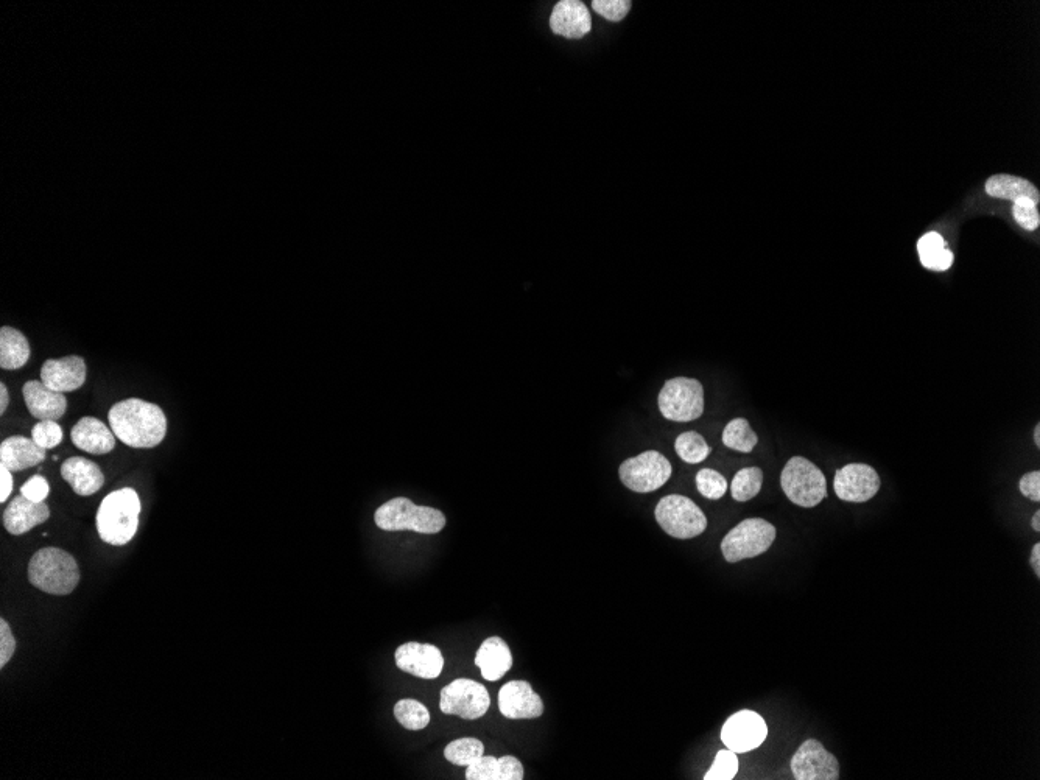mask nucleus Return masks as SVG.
<instances>
[{"instance_id": "13", "label": "nucleus", "mask_w": 1040, "mask_h": 780, "mask_svg": "<svg viewBox=\"0 0 1040 780\" xmlns=\"http://www.w3.org/2000/svg\"><path fill=\"white\" fill-rule=\"evenodd\" d=\"M833 488L843 502L865 503L879 492L880 477L868 464H847L835 474Z\"/></svg>"}, {"instance_id": "36", "label": "nucleus", "mask_w": 1040, "mask_h": 780, "mask_svg": "<svg viewBox=\"0 0 1040 780\" xmlns=\"http://www.w3.org/2000/svg\"><path fill=\"white\" fill-rule=\"evenodd\" d=\"M1012 214H1014V220L1026 231H1034V229L1039 228L1040 214L1034 201L1028 200V198H1020V200L1014 201Z\"/></svg>"}, {"instance_id": "9", "label": "nucleus", "mask_w": 1040, "mask_h": 780, "mask_svg": "<svg viewBox=\"0 0 1040 780\" xmlns=\"http://www.w3.org/2000/svg\"><path fill=\"white\" fill-rule=\"evenodd\" d=\"M672 464L656 450H648L620 464L619 475L623 485L634 492H653L672 477Z\"/></svg>"}, {"instance_id": "44", "label": "nucleus", "mask_w": 1040, "mask_h": 780, "mask_svg": "<svg viewBox=\"0 0 1040 780\" xmlns=\"http://www.w3.org/2000/svg\"><path fill=\"white\" fill-rule=\"evenodd\" d=\"M1031 524H1033L1034 530L1040 531V511L1034 513L1033 522H1031Z\"/></svg>"}, {"instance_id": "34", "label": "nucleus", "mask_w": 1040, "mask_h": 780, "mask_svg": "<svg viewBox=\"0 0 1040 780\" xmlns=\"http://www.w3.org/2000/svg\"><path fill=\"white\" fill-rule=\"evenodd\" d=\"M738 773L737 754L731 749L717 752L710 770L704 774V780H732Z\"/></svg>"}, {"instance_id": "37", "label": "nucleus", "mask_w": 1040, "mask_h": 780, "mask_svg": "<svg viewBox=\"0 0 1040 780\" xmlns=\"http://www.w3.org/2000/svg\"><path fill=\"white\" fill-rule=\"evenodd\" d=\"M629 0H594L592 8L595 13L608 19V21L619 22L628 15L631 10Z\"/></svg>"}, {"instance_id": "32", "label": "nucleus", "mask_w": 1040, "mask_h": 780, "mask_svg": "<svg viewBox=\"0 0 1040 780\" xmlns=\"http://www.w3.org/2000/svg\"><path fill=\"white\" fill-rule=\"evenodd\" d=\"M676 454L689 464L703 463L710 454L707 441L698 432H686L676 438Z\"/></svg>"}, {"instance_id": "2", "label": "nucleus", "mask_w": 1040, "mask_h": 780, "mask_svg": "<svg viewBox=\"0 0 1040 780\" xmlns=\"http://www.w3.org/2000/svg\"><path fill=\"white\" fill-rule=\"evenodd\" d=\"M141 510V499L134 489H117L108 494L95 516L100 539L116 547L127 545L138 533Z\"/></svg>"}, {"instance_id": "7", "label": "nucleus", "mask_w": 1040, "mask_h": 780, "mask_svg": "<svg viewBox=\"0 0 1040 780\" xmlns=\"http://www.w3.org/2000/svg\"><path fill=\"white\" fill-rule=\"evenodd\" d=\"M654 516L668 536L676 539H693L703 535L707 528V517L700 506L689 497L672 494L659 500Z\"/></svg>"}, {"instance_id": "3", "label": "nucleus", "mask_w": 1040, "mask_h": 780, "mask_svg": "<svg viewBox=\"0 0 1040 780\" xmlns=\"http://www.w3.org/2000/svg\"><path fill=\"white\" fill-rule=\"evenodd\" d=\"M29 581L46 594L69 595L80 583V569L71 553L47 547L30 559Z\"/></svg>"}, {"instance_id": "31", "label": "nucleus", "mask_w": 1040, "mask_h": 780, "mask_svg": "<svg viewBox=\"0 0 1040 780\" xmlns=\"http://www.w3.org/2000/svg\"><path fill=\"white\" fill-rule=\"evenodd\" d=\"M763 485V472L760 468H745L735 474L732 480L731 494L735 502H748L759 494Z\"/></svg>"}, {"instance_id": "12", "label": "nucleus", "mask_w": 1040, "mask_h": 780, "mask_svg": "<svg viewBox=\"0 0 1040 780\" xmlns=\"http://www.w3.org/2000/svg\"><path fill=\"white\" fill-rule=\"evenodd\" d=\"M791 773L798 780H837L840 779V763L823 743L809 738L791 759Z\"/></svg>"}, {"instance_id": "15", "label": "nucleus", "mask_w": 1040, "mask_h": 780, "mask_svg": "<svg viewBox=\"0 0 1040 780\" xmlns=\"http://www.w3.org/2000/svg\"><path fill=\"white\" fill-rule=\"evenodd\" d=\"M499 710L508 720H533L544 714V703L530 682L510 681L500 689Z\"/></svg>"}, {"instance_id": "39", "label": "nucleus", "mask_w": 1040, "mask_h": 780, "mask_svg": "<svg viewBox=\"0 0 1040 780\" xmlns=\"http://www.w3.org/2000/svg\"><path fill=\"white\" fill-rule=\"evenodd\" d=\"M16 651V640L13 633H11L10 625L7 620H0V667L4 668L5 665L10 662L13 658V654Z\"/></svg>"}, {"instance_id": "27", "label": "nucleus", "mask_w": 1040, "mask_h": 780, "mask_svg": "<svg viewBox=\"0 0 1040 780\" xmlns=\"http://www.w3.org/2000/svg\"><path fill=\"white\" fill-rule=\"evenodd\" d=\"M919 257L928 270L946 271L952 267L953 253L938 232H927L918 242Z\"/></svg>"}, {"instance_id": "21", "label": "nucleus", "mask_w": 1040, "mask_h": 780, "mask_svg": "<svg viewBox=\"0 0 1040 780\" xmlns=\"http://www.w3.org/2000/svg\"><path fill=\"white\" fill-rule=\"evenodd\" d=\"M61 477L78 496L88 497L105 485V475L94 461L83 457L67 458L61 464Z\"/></svg>"}, {"instance_id": "35", "label": "nucleus", "mask_w": 1040, "mask_h": 780, "mask_svg": "<svg viewBox=\"0 0 1040 780\" xmlns=\"http://www.w3.org/2000/svg\"><path fill=\"white\" fill-rule=\"evenodd\" d=\"M32 440L43 449H55L63 441V429L57 421H39L32 429Z\"/></svg>"}, {"instance_id": "26", "label": "nucleus", "mask_w": 1040, "mask_h": 780, "mask_svg": "<svg viewBox=\"0 0 1040 780\" xmlns=\"http://www.w3.org/2000/svg\"><path fill=\"white\" fill-rule=\"evenodd\" d=\"M29 340L13 327L0 329V366L4 369H19L29 362Z\"/></svg>"}, {"instance_id": "38", "label": "nucleus", "mask_w": 1040, "mask_h": 780, "mask_svg": "<svg viewBox=\"0 0 1040 780\" xmlns=\"http://www.w3.org/2000/svg\"><path fill=\"white\" fill-rule=\"evenodd\" d=\"M21 494L32 502H46L50 494L49 482L41 475H35L22 485Z\"/></svg>"}, {"instance_id": "18", "label": "nucleus", "mask_w": 1040, "mask_h": 780, "mask_svg": "<svg viewBox=\"0 0 1040 780\" xmlns=\"http://www.w3.org/2000/svg\"><path fill=\"white\" fill-rule=\"evenodd\" d=\"M25 404L30 415L39 421H58L66 415L67 401L64 393L50 390L43 380H30L22 388Z\"/></svg>"}, {"instance_id": "14", "label": "nucleus", "mask_w": 1040, "mask_h": 780, "mask_svg": "<svg viewBox=\"0 0 1040 780\" xmlns=\"http://www.w3.org/2000/svg\"><path fill=\"white\" fill-rule=\"evenodd\" d=\"M402 672L421 679H436L444 668L443 653L430 643L407 642L394 653Z\"/></svg>"}, {"instance_id": "24", "label": "nucleus", "mask_w": 1040, "mask_h": 780, "mask_svg": "<svg viewBox=\"0 0 1040 780\" xmlns=\"http://www.w3.org/2000/svg\"><path fill=\"white\" fill-rule=\"evenodd\" d=\"M466 779L522 780L524 779V765L513 756H503L500 759H496L494 756H485L483 754L472 765L466 766Z\"/></svg>"}, {"instance_id": "6", "label": "nucleus", "mask_w": 1040, "mask_h": 780, "mask_svg": "<svg viewBox=\"0 0 1040 780\" xmlns=\"http://www.w3.org/2000/svg\"><path fill=\"white\" fill-rule=\"evenodd\" d=\"M776 539V528L760 517H751L732 528L721 542V552L728 563L756 558L770 550Z\"/></svg>"}, {"instance_id": "42", "label": "nucleus", "mask_w": 1040, "mask_h": 780, "mask_svg": "<svg viewBox=\"0 0 1040 780\" xmlns=\"http://www.w3.org/2000/svg\"><path fill=\"white\" fill-rule=\"evenodd\" d=\"M1030 563H1031V566H1033L1034 573H1036V577L1039 578L1040 577V544H1039V542H1037V544H1034L1033 550H1031Z\"/></svg>"}, {"instance_id": "20", "label": "nucleus", "mask_w": 1040, "mask_h": 780, "mask_svg": "<svg viewBox=\"0 0 1040 780\" xmlns=\"http://www.w3.org/2000/svg\"><path fill=\"white\" fill-rule=\"evenodd\" d=\"M71 438L78 449L92 455L109 454L116 447V435L111 427L91 416L81 418L72 427Z\"/></svg>"}, {"instance_id": "17", "label": "nucleus", "mask_w": 1040, "mask_h": 780, "mask_svg": "<svg viewBox=\"0 0 1040 780\" xmlns=\"http://www.w3.org/2000/svg\"><path fill=\"white\" fill-rule=\"evenodd\" d=\"M550 29L564 38H583L592 30L591 13L580 0H561L553 8Z\"/></svg>"}, {"instance_id": "1", "label": "nucleus", "mask_w": 1040, "mask_h": 780, "mask_svg": "<svg viewBox=\"0 0 1040 780\" xmlns=\"http://www.w3.org/2000/svg\"><path fill=\"white\" fill-rule=\"evenodd\" d=\"M108 419L116 438L133 449H153L166 438V415L152 402L134 398L117 402Z\"/></svg>"}, {"instance_id": "29", "label": "nucleus", "mask_w": 1040, "mask_h": 780, "mask_svg": "<svg viewBox=\"0 0 1040 780\" xmlns=\"http://www.w3.org/2000/svg\"><path fill=\"white\" fill-rule=\"evenodd\" d=\"M394 717L408 731H421L430 723V712L416 700H401L394 706Z\"/></svg>"}, {"instance_id": "41", "label": "nucleus", "mask_w": 1040, "mask_h": 780, "mask_svg": "<svg viewBox=\"0 0 1040 780\" xmlns=\"http://www.w3.org/2000/svg\"><path fill=\"white\" fill-rule=\"evenodd\" d=\"M13 492V477L11 471L0 466V502L5 503Z\"/></svg>"}, {"instance_id": "25", "label": "nucleus", "mask_w": 1040, "mask_h": 780, "mask_svg": "<svg viewBox=\"0 0 1040 780\" xmlns=\"http://www.w3.org/2000/svg\"><path fill=\"white\" fill-rule=\"evenodd\" d=\"M986 194L992 198L1017 201L1020 198H1028L1039 204L1040 195L1037 187L1031 181L1019 176L994 175L986 181Z\"/></svg>"}, {"instance_id": "5", "label": "nucleus", "mask_w": 1040, "mask_h": 780, "mask_svg": "<svg viewBox=\"0 0 1040 780\" xmlns=\"http://www.w3.org/2000/svg\"><path fill=\"white\" fill-rule=\"evenodd\" d=\"M780 486L791 503L815 508L827 497V480L818 466L804 457H793L780 475Z\"/></svg>"}, {"instance_id": "33", "label": "nucleus", "mask_w": 1040, "mask_h": 780, "mask_svg": "<svg viewBox=\"0 0 1040 780\" xmlns=\"http://www.w3.org/2000/svg\"><path fill=\"white\" fill-rule=\"evenodd\" d=\"M696 488L701 496L709 500H720L728 491V482L720 472L714 469H701L696 474Z\"/></svg>"}, {"instance_id": "23", "label": "nucleus", "mask_w": 1040, "mask_h": 780, "mask_svg": "<svg viewBox=\"0 0 1040 780\" xmlns=\"http://www.w3.org/2000/svg\"><path fill=\"white\" fill-rule=\"evenodd\" d=\"M475 665L480 668L486 681L496 682L502 679L513 667V656L505 640L500 637H489L483 640L475 654Z\"/></svg>"}, {"instance_id": "19", "label": "nucleus", "mask_w": 1040, "mask_h": 780, "mask_svg": "<svg viewBox=\"0 0 1040 780\" xmlns=\"http://www.w3.org/2000/svg\"><path fill=\"white\" fill-rule=\"evenodd\" d=\"M49 517L50 510L47 503L32 502V500L25 499L22 494H19L7 506L2 520H4L5 530L10 535L22 536L25 533H29L33 528L38 527V525L47 522Z\"/></svg>"}, {"instance_id": "45", "label": "nucleus", "mask_w": 1040, "mask_h": 780, "mask_svg": "<svg viewBox=\"0 0 1040 780\" xmlns=\"http://www.w3.org/2000/svg\"><path fill=\"white\" fill-rule=\"evenodd\" d=\"M1034 443H1036L1037 447L1040 446V426H1039V424H1037L1036 429H1034Z\"/></svg>"}, {"instance_id": "40", "label": "nucleus", "mask_w": 1040, "mask_h": 780, "mask_svg": "<svg viewBox=\"0 0 1040 780\" xmlns=\"http://www.w3.org/2000/svg\"><path fill=\"white\" fill-rule=\"evenodd\" d=\"M1019 488L1026 499L1040 502V472L1033 471L1023 475Z\"/></svg>"}, {"instance_id": "28", "label": "nucleus", "mask_w": 1040, "mask_h": 780, "mask_svg": "<svg viewBox=\"0 0 1040 780\" xmlns=\"http://www.w3.org/2000/svg\"><path fill=\"white\" fill-rule=\"evenodd\" d=\"M759 443L754 430L749 426L748 419L737 418L729 422L723 432V444L729 449L737 450L742 454H749Z\"/></svg>"}, {"instance_id": "10", "label": "nucleus", "mask_w": 1040, "mask_h": 780, "mask_svg": "<svg viewBox=\"0 0 1040 780\" xmlns=\"http://www.w3.org/2000/svg\"><path fill=\"white\" fill-rule=\"evenodd\" d=\"M491 706L488 690L472 679H455L441 690L440 709L443 714L457 715L463 720H478Z\"/></svg>"}, {"instance_id": "16", "label": "nucleus", "mask_w": 1040, "mask_h": 780, "mask_svg": "<svg viewBox=\"0 0 1040 780\" xmlns=\"http://www.w3.org/2000/svg\"><path fill=\"white\" fill-rule=\"evenodd\" d=\"M86 371L85 360L69 355L64 359L47 360L41 368V380L50 390L69 393L85 385Z\"/></svg>"}, {"instance_id": "43", "label": "nucleus", "mask_w": 1040, "mask_h": 780, "mask_svg": "<svg viewBox=\"0 0 1040 780\" xmlns=\"http://www.w3.org/2000/svg\"><path fill=\"white\" fill-rule=\"evenodd\" d=\"M8 404H10V393H8L7 385L0 383V415H5Z\"/></svg>"}, {"instance_id": "11", "label": "nucleus", "mask_w": 1040, "mask_h": 780, "mask_svg": "<svg viewBox=\"0 0 1040 780\" xmlns=\"http://www.w3.org/2000/svg\"><path fill=\"white\" fill-rule=\"evenodd\" d=\"M768 737V726L762 715L752 710H740L731 715L721 729V742L735 754H745L759 748Z\"/></svg>"}, {"instance_id": "22", "label": "nucleus", "mask_w": 1040, "mask_h": 780, "mask_svg": "<svg viewBox=\"0 0 1040 780\" xmlns=\"http://www.w3.org/2000/svg\"><path fill=\"white\" fill-rule=\"evenodd\" d=\"M46 452V449L25 436H10L0 446V466L11 472L35 468L46 460Z\"/></svg>"}, {"instance_id": "8", "label": "nucleus", "mask_w": 1040, "mask_h": 780, "mask_svg": "<svg viewBox=\"0 0 1040 780\" xmlns=\"http://www.w3.org/2000/svg\"><path fill=\"white\" fill-rule=\"evenodd\" d=\"M659 410L664 418L690 422L704 413V388L700 380L676 377L665 382L659 394Z\"/></svg>"}, {"instance_id": "4", "label": "nucleus", "mask_w": 1040, "mask_h": 780, "mask_svg": "<svg viewBox=\"0 0 1040 780\" xmlns=\"http://www.w3.org/2000/svg\"><path fill=\"white\" fill-rule=\"evenodd\" d=\"M376 525L383 531L412 530L422 535H436L446 527V516L430 506L415 505L405 497L383 503L374 514Z\"/></svg>"}, {"instance_id": "30", "label": "nucleus", "mask_w": 1040, "mask_h": 780, "mask_svg": "<svg viewBox=\"0 0 1040 780\" xmlns=\"http://www.w3.org/2000/svg\"><path fill=\"white\" fill-rule=\"evenodd\" d=\"M485 752V745H483L477 738H458L454 742L449 743L444 749V757L449 760L450 763H454L457 766H469L480 759Z\"/></svg>"}]
</instances>
